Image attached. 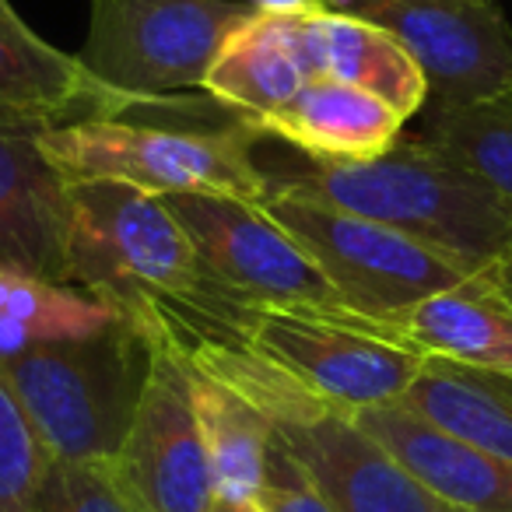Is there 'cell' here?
<instances>
[{"mask_svg": "<svg viewBox=\"0 0 512 512\" xmlns=\"http://www.w3.org/2000/svg\"><path fill=\"white\" fill-rule=\"evenodd\" d=\"M256 505L264 512H334V505L323 498V491L313 484L292 449L274 435L271 453H267V470Z\"/></svg>", "mask_w": 512, "mask_h": 512, "instance_id": "obj_24", "label": "cell"}, {"mask_svg": "<svg viewBox=\"0 0 512 512\" xmlns=\"http://www.w3.org/2000/svg\"><path fill=\"white\" fill-rule=\"evenodd\" d=\"M120 316V309L85 288L0 271V362L46 341L95 334Z\"/></svg>", "mask_w": 512, "mask_h": 512, "instance_id": "obj_20", "label": "cell"}, {"mask_svg": "<svg viewBox=\"0 0 512 512\" xmlns=\"http://www.w3.org/2000/svg\"><path fill=\"white\" fill-rule=\"evenodd\" d=\"M123 113V99L99 85L78 57L36 36L11 0H0V120L50 130L95 116L120 120Z\"/></svg>", "mask_w": 512, "mask_h": 512, "instance_id": "obj_13", "label": "cell"}, {"mask_svg": "<svg viewBox=\"0 0 512 512\" xmlns=\"http://www.w3.org/2000/svg\"><path fill=\"white\" fill-rule=\"evenodd\" d=\"M46 463L50 456L43 442L0 376V512H32Z\"/></svg>", "mask_w": 512, "mask_h": 512, "instance_id": "obj_23", "label": "cell"}, {"mask_svg": "<svg viewBox=\"0 0 512 512\" xmlns=\"http://www.w3.org/2000/svg\"><path fill=\"white\" fill-rule=\"evenodd\" d=\"M190 299L267 362L351 411L400 400L425 365L418 351L358 327L344 309L260 306L235 299L225 288Z\"/></svg>", "mask_w": 512, "mask_h": 512, "instance_id": "obj_6", "label": "cell"}, {"mask_svg": "<svg viewBox=\"0 0 512 512\" xmlns=\"http://www.w3.org/2000/svg\"><path fill=\"white\" fill-rule=\"evenodd\" d=\"M400 404L442 432L512 463V372L425 358Z\"/></svg>", "mask_w": 512, "mask_h": 512, "instance_id": "obj_18", "label": "cell"}, {"mask_svg": "<svg viewBox=\"0 0 512 512\" xmlns=\"http://www.w3.org/2000/svg\"><path fill=\"white\" fill-rule=\"evenodd\" d=\"M256 15H302L309 8H320L316 0H246Z\"/></svg>", "mask_w": 512, "mask_h": 512, "instance_id": "obj_25", "label": "cell"}, {"mask_svg": "<svg viewBox=\"0 0 512 512\" xmlns=\"http://www.w3.org/2000/svg\"><path fill=\"white\" fill-rule=\"evenodd\" d=\"M316 4H320V8H327V11H341L344 0H316Z\"/></svg>", "mask_w": 512, "mask_h": 512, "instance_id": "obj_28", "label": "cell"}, {"mask_svg": "<svg viewBox=\"0 0 512 512\" xmlns=\"http://www.w3.org/2000/svg\"><path fill=\"white\" fill-rule=\"evenodd\" d=\"M148 341V383L134 425L109 463L144 512H207L214 502V484L193 411L190 372L162 341Z\"/></svg>", "mask_w": 512, "mask_h": 512, "instance_id": "obj_10", "label": "cell"}, {"mask_svg": "<svg viewBox=\"0 0 512 512\" xmlns=\"http://www.w3.org/2000/svg\"><path fill=\"white\" fill-rule=\"evenodd\" d=\"M341 15L383 25L418 60L425 109H463L512 92V25L498 0H344Z\"/></svg>", "mask_w": 512, "mask_h": 512, "instance_id": "obj_9", "label": "cell"}, {"mask_svg": "<svg viewBox=\"0 0 512 512\" xmlns=\"http://www.w3.org/2000/svg\"><path fill=\"white\" fill-rule=\"evenodd\" d=\"M498 274H502V281H505V285L512 288V256H509V260H505L502 267H498Z\"/></svg>", "mask_w": 512, "mask_h": 512, "instance_id": "obj_27", "label": "cell"}, {"mask_svg": "<svg viewBox=\"0 0 512 512\" xmlns=\"http://www.w3.org/2000/svg\"><path fill=\"white\" fill-rule=\"evenodd\" d=\"M309 81L278 15H253L225 39L204 78V95L249 123L292 102Z\"/></svg>", "mask_w": 512, "mask_h": 512, "instance_id": "obj_17", "label": "cell"}, {"mask_svg": "<svg viewBox=\"0 0 512 512\" xmlns=\"http://www.w3.org/2000/svg\"><path fill=\"white\" fill-rule=\"evenodd\" d=\"M67 179H116L148 193H218L249 204L271 193L253 162L256 134L246 123L186 127L148 120H78L39 134Z\"/></svg>", "mask_w": 512, "mask_h": 512, "instance_id": "obj_3", "label": "cell"}, {"mask_svg": "<svg viewBox=\"0 0 512 512\" xmlns=\"http://www.w3.org/2000/svg\"><path fill=\"white\" fill-rule=\"evenodd\" d=\"M355 414L425 488L460 512H512L509 460L442 432L400 400L362 407Z\"/></svg>", "mask_w": 512, "mask_h": 512, "instance_id": "obj_15", "label": "cell"}, {"mask_svg": "<svg viewBox=\"0 0 512 512\" xmlns=\"http://www.w3.org/2000/svg\"><path fill=\"white\" fill-rule=\"evenodd\" d=\"M67 281L120 313L221 288L165 200L116 179H71Z\"/></svg>", "mask_w": 512, "mask_h": 512, "instance_id": "obj_4", "label": "cell"}, {"mask_svg": "<svg viewBox=\"0 0 512 512\" xmlns=\"http://www.w3.org/2000/svg\"><path fill=\"white\" fill-rule=\"evenodd\" d=\"M43 127L0 120V271L67 281L71 179L43 151Z\"/></svg>", "mask_w": 512, "mask_h": 512, "instance_id": "obj_11", "label": "cell"}, {"mask_svg": "<svg viewBox=\"0 0 512 512\" xmlns=\"http://www.w3.org/2000/svg\"><path fill=\"white\" fill-rule=\"evenodd\" d=\"M421 137L512 204V92L463 109H428Z\"/></svg>", "mask_w": 512, "mask_h": 512, "instance_id": "obj_21", "label": "cell"}, {"mask_svg": "<svg viewBox=\"0 0 512 512\" xmlns=\"http://www.w3.org/2000/svg\"><path fill=\"white\" fill-rule=\"evenodd\" d=\"M267 172V169H264ZM271 190L302 193L414 235L474 271L512 256V204L435 151L421 134H400L369 162H302L267 172Z\"/></svg>", "mask_w": 512, "mask_h": 512, "instance_id": "obj_1", "label": "cell"}, {"mask_svg": "<svg viewBox=\"0 0 512 512\" xmlns=\"http://www.w3.org/2000/svg\"><path fill=\"white\" fill-rule=\"evenodd\" d=\"M278 18L309 78H334L365 88L397 109L404 120L428 106V81L418 60L383 25L327 8Z\"/></svg>", "mask_w": 512, "mask_h": 512, "instance_id": "obj_14", "label": "cell"}, {"mask_svg": "<svg viewBox=\"0 0 512 512\" xmlns=\"http://www.w3.org/2000/svg\"><path fill=\"white\" fill-rule=\"evenodd\" d=\"M193 411L204 435L207 463H211L214 498L225 502H256L264 484L267 453L274 442V425L264 411H256L246 397L211 379L204 372L190 369Z\"/></svg>", "mask_w": 512, "mask_h": 512, "instance_id": "obj_19", "label": "cell"}, {"mask_svg": "<svg viewBox=\"0 0 512 512\" xmlns=\"http://www.w3.org/2000/svg\"><path fill=\"white\" fill-rule=\"evenodd\" d=\"M348 316L358 327L418 351L421 358L512 372V288L498 267L470 274L460 285L400 313Z\"/></svg>", "mask_w": 512, "mask_h": 512, "instance_id": "obj_12", "label": "cell"}, {"mask_svg": "<svg viewBox=\"0 0 512 512\" xmlns=\"http://www.w3.org/2000/svg\"><path fill=\"white\" fill-rule=\"evenodd\" d=\"M260 207L313 256L348 313H400L477 274L470 264L400 228L302 193L271 190Z\"/></svg>", "mask_w": 512, "mask_h": 512, "instance_id": "obj_7", "label": "cell"}, {"mask_svg": "<svg viewBox=\"0 0 512 512\" xmlns=\"http://www.w3.org/2000/svg\"><path fill=\"white\" fill-rule=\"evenodd\" d=\"M253 15L246 0H92L78 60L127 113L176 109L190 88L204 92L218 50Z\"/></svg>", "mask_w": 512, "mask_h": 512, "instance_id": "obj_5", "label": "cell"}, {"mask_svg": "<svg viewBox=\"0 0 512 512\" xmlns=\"http://www.w3.org/2000/svg\"><path fill=\"white\" fill-rule=\"evenodd\" d=\"M32 512H144L109 460H50Z\"/></svg>", "mask_w": 512, "mask_h": 512, "instance_id": "obj_22", "label": "cell"}, {"mask_svg": "<svg viewBox=\"0 0 512 512\" xmlns=\"http://www.w3.org/2000/svg\"><path fill=\"white\" fill-rule=\"evenodd\" d=\"M151 372V341L130 316L0 362L50 460H113Z\"/></svg>", "mask_w": 512, "mask_h": 512, "instance_id": "obj_2", "label": "cell"}, {"mask_svg": "<svg viewBox=\"0 0 512 512\" xmlns=\"http://www.w3.org/2000/svg\"><path fill=\"white\" fill-rule=\"evenodd\" d=\"M207 512H264L256 502H225V498H214Z\"/></svg>", "mask_w": 512, "mask_h": 512, "instance_id": "obj_26", "label": "cell"}, {"mask_svg": "<svg viewBox=\"0 0 512 512\" xmlns=\"http://www.w3.org/2000/svg\"><path fill=\"white\" fill-rule=\"evenodd\" d=\"M404 116L365 88L309 78L302 92L260 123L256 137H274L316 162H369L404 134Z\"/></svg>", "mask_w": 512, "mask_h": 512, "instance_id": "obj_16", "label": "cell"}, {"mask_svg": "<svg viewBox=\"0 0 512 512\" xmlns=\"http://www.w3.org/2000/svg\"><path fill=\"white\" fill-rule=\"evenodd\" d=\"M162 200L228 295L260 306L344 309L313 256L260 204L218 193H165Z\"/></svg>", "mask_w": 512, "mask_h": 512, "instance_id": "obj_8", "label": "cell"}]
</instances>
